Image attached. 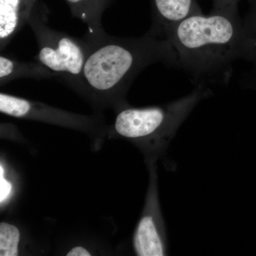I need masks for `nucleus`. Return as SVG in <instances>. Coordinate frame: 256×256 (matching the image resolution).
I'll return each instance as SVG.
<instances>
[{"label":"nucleus","mask_w":256,"mask_h":256,"mask_svg":"<svg viewBox=\"0 0 256 256\" xmlns=\"http://www.w3.org/2000/svg\"><path fill=\"white\" fill-rule=\"evenodd\" d=\"M152 23L150 31L156 36L164 37L170 26L195 13L202 12L197 0H150Z\"/></svg>","instance_id":"obj_7"},{"label":"nucleus","mask_w":256,"mask_h":256,"mask_svg":"<svg viewBox=\"0 0 256 256\" xmlns=\"http://www.w3.org/2000/svg\"><path fill=\"white\" fill-rule=\"evenodd\" d=\"M86 58L74 89L98 110L114 112L129 106L126 96L138 74L152 64L180 67L174 47L164 37L148 31L138 38H122L105 31L85 35Z\"/></svg>","instance_id":"obj_1"},{"label":"nucleus","mask_w":256,"mask_h":256,"mask_svg":"<svg viewBox=\"0 0 256 256\" xmlns=\"http://www.w3.org/2000/svg\"><path fill=\"white\" fill-rule=\"evenodd\" d=\"M210 88L197 86L188 95L161 106L132 108L116 112L107 134L122 138L137 146L146 162L163 158L178 130L195 107L212 96Z\"/></svg>","instance_id":"obj_3"},{"label":"nucleus","mask_w":256,"mask_h":256,"mask_svg":"<svg viewBox=\"0 0 256 256\" xmlns=\"http://www.w3.org/2000/svg\"><path fill=\"white\" fill-rule=\"evenodd\" d=\"M242 0H212L213 9H226V8H238Z\"/></svg>","instance_id":"obj_14"},{"label":"nucleus","mask_w":256,"mask_h":256,"mask_svg":"<svg viewBox=\"0 0 256 256\" xmlns=\"http://www.w3.org/2000/svg\"><path fill=\"white\" fill-rule=\"evenodd\" d=\"M28 78L43 80L56 78V74L44 65L37 62H20L16 58L0 56V86L20 78Z\"/></svg>","instance_id":"obj_9"},{"label":"nucleus","mask_w":256,"mask_h":256,"mask_svg":"<svg viewBox=\"0 0 256 256\" xmlns=\"http://www.w3.org/2000/svg\"><path fill=\"white\" fill-rule=\"evenodd\" d=\"M0 112L16 118L70 128L95 137H102L107 134L108 127L100 114L86 116L74 114L3 92L0 94Z\"/></svg>","instance_id":"obj_5"},{"label":"nucleus","mask_w":256,"mask_h":256,"mask_svg":"<svg viewBox=\"0 0 256 256\" xmlns=\"http://www.w3.org/2000/svg\"><path fill=\"white\" fill-rule=\"evenodd\" d=\"M67 256H90L92 254L86 248L82 246L74 247L70 249L66 254Z\"/></svg>","instance_id":"obj_15"},{"label":"nucleus","mask_w":256,"mask_h":256,"mask_svg":"<svg viewBox=\"0 0 256 256\" xmlns=\"http://www.w3.org/2000/svg\"><path fill=\"white\" fill-rule=\"evenodd\" d=\"M72 14L86 24L88 34L104 31L102 16L111 0H65Z\"/></svg>","instance_id":"obj_10"},{"label":"nucleus","mask_w":256,"mask_h":256,"mask_svg":"<svg viewBox=\"0 0 256 256\" xmlns=\"http://www.w3.org/2000/svg\"><path fill=\"white\" fill-rule=\"evenodd\" d=\"M249 10L244 20V28L252 48L254 60H256V0H248Z\"/></svg>","instance_id":"obj_12"},{"label":"nucleus","mask_w":256,"mask_h":256,"mask_svg":"<svg viewBox=\"0 0 256 256\" xmlns=\"http://www.w3.org/2000/svg\"><path fill=\"white\" fill-rule=\"evenodd\" d=\"M48 11L44 4H37L28 24L31 28L37 43L38 53L34 60L56 74V78L72 89L82 76L86 58L88 44L85 37L70 36L48 25Z\"/></svg>","instance_id":"obj_4"},{"label":"nucleus","mask_w":256,"mask_h":256,"mask_svg":"<svg viewBox=\"0 0 256 256\" xmlns=\"http://www.w3.org/2000/svg\"><path fill=\"white\" fill-rule=\"evenodd\" d=\"M20 230L13 224L1 222L0 224V256L20 255Z\"/></svg>","instance_id":"obj_11"},{"label":"nucleus","mask_w":256,"mask_h":256,"mask_svg":"<svg viewBox=\"0 0 256 256\" xmlns=\"http://www.w3.org/2000/svg\"><path fill=\"white\" fill-rule=\"evenodd\" d=\"M164 37L174 47L180 67L196 86L226 84L234 62L254 60L238 8L213 9L207 15L195 13L168 28Z\"/></svg>","instance_id":"obj_2"},{"label":"nucleus","mask_w":256,"mask_h":256,"mask_svg":"<svg viewBox=\"0 0 256 256\" xmlns=\"http://www.w3.org/2000/svg\"><path fill=\"white\" fill-rule=\"evenodd\" d=\"M38 0H0V50L8 46L25 24Z\"/></svg>","instance_id":"obj_8"},{"label":"nucleus","mask_w":256,"mask_h":256,"mask_svg":"<svg viewBox=\"0 0 256 256\" xmlns=\"http://www.w3.org/2000/svg\"><path fill=\"white\" fill-rule=\"evenodd\" d=\"M156 162H146L149 170V185L142 215L132 238L134 254L139 256H162L168 254V237L158 194Z\"/></svg>","instance_id":"obj_6"},{"label":"nucleus","mask_w":256,"mask_h":256,"mask_svg":"<svg viewBox=\"0 0 256 256\" xmlns=\"http://www.w3.org/2000/svg\"><path fill=\"white\" fill-rule=\"evenodd\" d=\"M12 184L5 176L4 166H3L2 163H1V166H0V204H1V207L10 200V196L12 194Z\"/></svg>","instance_id":"obj_13"}]
</instances>
